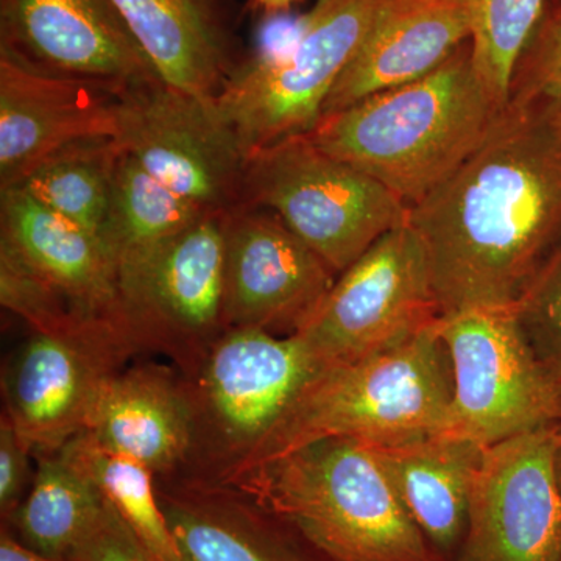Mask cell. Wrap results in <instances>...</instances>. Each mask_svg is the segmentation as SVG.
Listing matches in <instances>:
<instances>
[{
  "mask_svg": "<svg viewBox=\"0 0 561 561\" xmlns=\"http://www.w3.org/2000/svg\"><path fill=\"white\" fill-rule=\"evenodd\" d=\"M408 221L426 250L442 317L515 308L561 245V103L511 99Z\"/></svg>",
  "mask_w": 561,
  "mask_h": 561,
  "instance_id": "6da1fadb",
  "label": "cell"
},
{
  "mask_svg": "<svg viewBox=\"0 0 561 561\" xmlns=\"http://www.w3.org/2000/svg\"><path fill=\"white\" fill-rule=\"evenodd\" d=\"M502 108L468 39L440 68L321 117L309 136L411 208L481 146Z\"/></svg>",
  "mask_w": 561,
  "mask_h": 561,
  "instance_id": "7a4b0ae2",
  "label": "cell"
},
{
  "mask_svg": "<svg viewBox=\"0 0 561 561\" xmlns=\"http://www.w3.org/2000/svg\"><path fill=\"white\" fill-rule=\"evenodd\" d=\"M331 561H448L412 522L370 443L327 438L227 483Z\"/></svg>",
  "mask_w": 561,
  "mask_h": 561,
  "instance_id": "3957f363",
  "label": "cell"
},
{
  "mask_svg": "<svg viewBox=\"0 0 561 561\" xmlns=\"http://www.w3.org/2000/svg\"><path fill=\"white\" fill-rule=\"evenodd\" d=\"M438 321L394 348L323 365L228 483L327 438L391 445L440 434L453 381Z\"/></svg>",
  "mask_w": 561,
  "mask_h": 561,
  "instance_id": "277c9868",
  "label": "cell"
},
{
  "mask_svg": "<svg viewBox=\"0 0 561 561\" xmlns=\"http://www.w3.org/2000/svg\"><path fill=\"white\" fill-rule=\"evenodd\" d=\"M321 367L297 335L225 331L197 373L183 376L192 451L181 474L230 482Z\"/></svg>",
  "mask_w": 561,
  "mask_h": 561,
  "instance_id": "5b68a950",
  "label": "cell"
},
{
  "mask_svg": "<svg viewBox=\"0 0 561 561\" xmlns=\"http://www.w3.org/2000/svg\"><path fill=\"white\" fill-rule=\"evenodd\" d=\"M245 205L279 217L337 276L409 216L398 195L324 153L309 135L250 154Z\"/></svg>",
  "mask_w": 561,
  "mask_h": 561,
  "instance_id": "8992f818",
  "label": "cell"
},
{
  "mask_svg": "<svg viewBox=\"0 0 561 561\" xmlns=\"http://www.w3.org/2000/svg\"><path fill=\"white\" fill-rule=\"evenodd\" d=\"M381 0H317L294 44L232 70L217 98L247 157L284 138L309 135L343 70L367 35Z\"/></svg>",
  "mask_w": 561,
  "mask_h": 561,
  "instance_id": "52a82bcc",
  "label": "cell"
},
{
  "mask_svg": "<svg viewBox=\"0 0 561 561\" xmlns=\"http://www.w3.org/2000/svg\"><path fill=\"white\" fill-rule=\"evenodd\" d=\"M453 397L440 435L494 445L561 419L559 391L524 337L513 309L440 317Z\"/></svg>",
  "mask_w": 561,
  "mask_h": 561,
  "instance_id": "ba28073f",
  "label": "cell"
},
{
  "mask_svg": "<svg viewBox=\"0 0 561 561\" xmlns=\"http://www.w3.org/2000/svg\"><path fill=\"white\" fill-rule=\"evenodd\" d=\"M227 214L208 213L160 247L117 268L122 319L140 353L195 375L225 331Z\"/></svg>",
  "mask_w": 561,
  "mask_h": 561,
  "instance_id": "9c48e42d",
  "label": "cell"
},
{
  "mask_svg": "<svg viewBox=\"0 0 561 561\" xmlns=\"http://www.w3.org/2000/svg\"><path fill=\"white\" fill-rule=\"evenodd\" d=\"M430 261L405 220L337 276L298 339L321 365L394 348L440 320Z\"/></svg>",
  "mask_w": 561,
  "mask_h": 561,
  "instance_id": "30bf717a",
  "label": "cell"
},
{
  "mask_svg": "<svg viewBox=\"0 0 561 561\" xmlns=\"http://www.w3.org/2000/svg\"><path fill=\"white\" fill-rule=\"evenodd\" d=\"M117 122L122 150L180 197L208 213L243 206L249 157L217 101L154 80L119 91Z\"/></svg>",
  "mask_w": 561,
  "mask_h": 561,
  "instance_id": "8fae6325",
  "label": "cell"
},
{
  "mask_svg": "<svg viewBox=\"0 0 561 561\" xmlns=\"http://www.w3.org/2000/svg\"><path fill=\"white\" fill-rule=\"evenodd\" d=\"M139 353L114 321L32 331L3 367L2 397L3 413L33 457L60 451L83 431L103 383Z\"/></svg>",
  "mask_w": 561,
  "mask_h": 561,
  "instance_id": "7c38bea8",
  "label": "cell"
},
{
  "mask_svg": "<svg viewBox=\"0 0 561 561\" xmlns=\"http://www.w3.org/2000/svg\"><path fill=\"white\" fill-rule=\"evenodd\" d=\"M454 561H561V485L552 426L485 446Z\"/></svg>",
  "mask_w": 561,
  "mask_h": 561,
  "instance_id": "4fadbf2b",
  "label": "cell"
},
{
  "mask_svg": "<svg viewBox=\"0 0 561 561\" xmlns=\"http://www.w3.org/2000/svg\"><path fill=\"white\" fill-rule=\"evenodd\" d=\"M337 275L275 214L241 206L225 220V330L294 335L308 323Z\"/></svg>",
  "mask_w": 561,
  "mask_h": 561,
  "instance_id": "5bb4252c",
  "label": "cell"
},
{
  "mask_svg": "<svg viewBox=\"0 0 561 561\" xmlns=\"http://www.w3.org/2000/svg\"><path fill=\"white\" fill-rule=\"evenodd\" d=\"M0 49L117 91L162 80L113 0H0Z\"/></svg>",
  "mask_w": 561,
  "mask_h": 561,
  "instance_id": "9a60e30c",
  "label": "cell"
},
{
  "mask_svg": "<svg viewBox=\"0 0 561 561\" xmlns=\"http://www.w3.org/2000/svg\"><path fill=\"white\" fill-rule=\"evenodd\" d=\"M119 91L36 68L0 49V190L54 151L119 136Z\"/></svg>",
  "mask_w": 561,
  "mask_h": 561,
  "instance_id": "2e32d148",
  "label": "cell"
},
{
  "mask_svg": "<svg viewBox=\"0 0 561 561\" xmlns=\"http://www.w3.org/2000/svg\"><path fill=\"white\" fill-rule=\"evenodd\" d=\"M0 254L84 319L125 327L116 264L105 242L20 187L0 190Z\"/></svg>",
  "mask_w": 561,
  "mask_h": 561,
  "instance_id": "e0dca14e",
  "label": "cell"
},
{
  "mask_svg": "<svg viewBox=\"0 0 561 561\" xmlns=\"http://www.w3.org/2000/svg\"><path fill=\"white\" fill-rule=\"evenodd\" d=\"M180 561H331L249 494L194 478H157Z\"/></svg>",
  "mask_w": 561,
  "mask_h": 561,
  "instance_id": "ac0fdd59",
  "label": "cell"
},
{
  "mask_svg": "<svg viewBox=\"0 0 561 561\" xmlns=\"http://www.w3.org/2000/svg\"><path fill=\"white\" fill-rule=\"evenodd\" d=\"M468 39L470 22L460 0H381L321 117L427 76Z\"/></svg>",
  "mask_w": 561,
  "mask_h": 561,
  "instance_id": "d6986e66",
  "label": "cell"
},
{
  "mask_svg": "<svg viewBox=\"0 0 561 561\" xmlns=\"http://www.w3.org/2000/svg\"><path fill=\"white\" fill-rule=\"evenodd\" d=\"M81 432L146 465L154 478L181 474L192 451V413L183 375L168 365L125 367L103 383Z\"/></svg>",
  "mask_w": 561,
  "mask_h": 561,
  "instance_id": "ffe728a7",
  "label": "cell"
},
{
  "mask_svg": "<svg viewBox=\"0 0 561 561\" xmlns=\"http://www.w3.org/2000/svg\"><path fill=\"white\" fill-rule=\"evenodd\" d=\"M370 446L431 548L442 559L456 560L467 531L482 446L440 434Z\"/></svg>",
  "mask_w": 561,
  "mask_h": 561,
  "instance_id": "44dd1931",
  "label": "cell"
},
{
  "mask_svg": "<svg viewBox=\"0 0 561 561\" xmlns=\"http://www.w3.org/2000/svg\"><path fill=\"white\" fill-rule=\"evenodd\" d=\"M162 81L217 101L231 49L213 0H113Z\"/></svg>",
  "mask_w": 561,
  "mask_h": 561,
  "instance_id": "7402d4cb",
  "label": "cell"
},
{
  "mask_svg": "<svg viewBox=\"0 0 561 561\" xmlns=\"http://www.w3.org/2000/svg\"><path fill=\"white\" fill-rule=\"evenodd\" d=\"M121 151L113 138L79 140L44 158L10 187L27 192L103 241Z\"/></svg>",
  "mask_w": 561,
  "mask_h": 561,
  "instance_id": "603a6c76",
  "label": "cell"
},
{
  "mask_svg": "<svg viewBox=\"0 0 561 561\" xmlns=\"http://www.w3.org/2000/svg\"><path fill=\"white\" fill-rule=\"evenodd\" d=\"M31 490L11 513L22 545L55 560L68 553L105 504L101 490L60 451L35 457Z\"/></svg>",
  "mask_w": 561,
  "mask_h": 561,
  "instance_id": "cb8c5ba5",
  "label": "cell"
},
{
  "mask_svg": "<svg viewBox=\"0 0 561 561\" xmlns=\"http://www.w3.org/2000/svg\"><path fill=\"white\" fill-rule=\"evenodd\" d=\"M205 214L208 210L165 187L122 150L114 172L113 202L103 242L117 271L169 241Z\"/></svg>",
  "mask_w": 561,
  "mask_h": 561,
  "instance_id": "d4e9b609",
  "label": "cell"
},
{
  "mask_svg": "<svg viewBox=\"0 0 561 561\" xmlns=\"http://www.w3.org/2000/svg\"><path fill=\"white\" fill-rule=\"evenodd\" d=\"M101 490L136 535L161 561H180L157 493V478L140 461L111 451L79 432L60 449Z\"/></svg>",
  "mask_w": 561,
  "mask_h": 561,
  "instance_id": "484cf974",
  "label": "cell"
},
{
  "mask_svg": "<svg viewBox=\"0 0 561 561\" xmlns=\"http://www.w3.org/2000/svg\"><path fill=\"white\" fill-rule=\"evenodd\" d=\"M470 22L472 65L501 106L507 105L516 65L548 0H460Z\"/></svg>",
  "mask_w": 561,
  "mask_h": 561,
  "instance_id": "4316f807",
  "label": "cell"
},
{
  "mask_svg": "<svg viewBox=\"0 0 561 561\" xmlns=\"http://www.w3.org/2000/svg\"><path fill=\"white\" fill-rule=\"evenodd\" d=\"M513 311L530 350L561 398V245Z\"/></svg>",
  "mask_w": 561,
  "mask_h": 561,
  "instance_id": "83f0119b",
  "label": "cell"
},
{
  "mask_svg": "<svg viewBox=\"0 0 561 561\" xmlns=\"http://www.w3.org/2000/svg\"><path fill=\"white\" fill-rule=\"evenodd\" d=\"M511 99L561 103V2L546 3L545 13L516 65Z\"/></svg>",
  "mask_w": 561,
  "mask_h": 561,
  "instance_id": "f1b7e54d",
  "label": "cell"
},
{
  "mask_svg": "<svg viewBox=\"0 0 561 561\" xmlns=\"http://www.w3.org/2000/svg\"><path fill=\"white\" fill-rule=\"evenodd\" d=\"M68 561H161L105 500L68 553Z\"/></svg>",
  "mask_w": 561,
  "mask_h": 561,
  "instance_id": "f546056e",
  "label": "cell"
},
{
  "mask_svg": "<svg viewBox=\"0 0 561 561\" xmlns=\"http://www.w3.org/2000/svg\"><path fill=\"white\" fill-rule=\"evenodd\" d=\"M31 449L22 442L16 427L9 416L2 413L0 419V511L9 519L11 513L24 501L31 472Z\"/></svg>",
  "mask_w": 561,
  "mask_h": 561,
  "instance_id": "4dcf8cb0",
  "label": "cell"
},
{
  "mask_svg": "<svg viewBox=\"0 0 561 561\" xmlns=\"http://www.w3.org/2000/svg\"><path fill=\"white\" fill-rule=\"evenodd\" d=\"M0 561H66L49 559L43 553L33 551L21 541L14 540L11 534L2 529L0 534Z\"/></svg>",
  "mask_w": 561,
  "mask_h": 561,
  "instance_id": "1f68e13d",
  "label": "cell"
},
{
  "mask_svg": "<svg viewBox=\"0 0 561 561\" xmlns=\"http://www.w3.org/2000/svg\"><path fill=\"white\" fill-rule=\"evenodd\" d=\"M253 2L268 13H276V11L289 9L291 3L298 2V0H253Z\"/></svg>",
  "mask_w": 561,
  "mask_h": 561,
  "instance_id": "d6a6232c",
  "label": "cell"
},
{
  "mask_svg": "<svg viewBox=\"0 0 561 561\" xmlns=\"http://www.w3.org/2000/svg\"><path fill=\"white\" fill-rule=\"evenodd\" d=\"M553 440H556V463L561 485V419L552 424Z\"/></svg>",
  "mask_w": 561,
  "mask_h": 561,
  "instance_id": "836d02e7",
  "label": "cell"
},
{
  "mask_svg": "<svg viewBox=\"0 0 561 561\" xmlns=\"http://www.w3.org/2000/svg\"><path fill=\"white\" fill-rule=\"evenodd\" d=\"M551 2H561V0H551Z\"/></svg>",
  "mask_w": 561,
  "mask_h": 561,
  "instance_id": "e575fe53",
  "label": "cell"
}]
</instances>
